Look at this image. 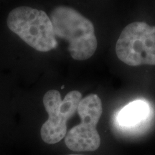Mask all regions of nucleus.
Masks as SVG:
<instances>
[{
  "instance_id": "nucleus-1",
  "label": "nucleus",
  "mask_w": 155,
  "mask_h": 155,
  "mask_svg": "<svg viewBox=\"0 0 155 155\" xmlns=\"http://www.w3.org/2000/svg\"><path fill=\"white\" fill-rule=\"evenodd\" d=\"M56 38L68 43V51L75 61H86L94 55L98 47L94 26L76 9L58 6L50 15Z\"/></svg>"
},
{
  "instance_id": "nucleus-6",
  "label": "nucleus",
  "mask_w": 155,
  "mask_h": 155,
  "mask_svg": "<svg viewBox=\"0 0 155 155\" xmlns=\"http://www.w3.org/2000/svg\"><path fill=\"white\" fill-rule=\"evenodd\" d=\"M150 114L148 103L142 100H137L124 106L117 115L119 125L125 128L136 127L144 121Z\"/></svg>"
},
{
  "instance_id": "nucleus-2",
  "label": "nucleus",
  "mask_w": 155,
  "mask_h": 155,
  "mask_svg": "<svg viewBox=\"0 0 155 155\" xmlns=\"http://www.w3.org/2000/svg\"><path fill=\"white\" fill-rule=\"evenodd\" d=\"M7 24L12 32L38 51L45 53L57 47L53 23L43 10L17 7L9 13Z\"/></svg>"
},
{
  "instance_id": "nucleus-7",
  "label": "nucleus",
  "mask_w": 155,
  "mask_h": 155,
  "mask_svg": "<svg viewBox=\"0 0 155 155\" xmlns=\"http://www.w3.org/2000/svg\"><path fill=\"white\" fill-rule=\"evenodd\" d=\"M68 155H82V154H68Z\"/></svg>"
},
{
  "instance_id": "nucleus-5",
  "label": "nucleus",
  "mask_w": 155,
  "mask_h": 155,
  "mask_svg": "<svg viewBox=\"0 0 155 155\" xmlns=\"http://www.w3.org/2000/svg\"><path fill=\"white\" fill-rule=\"evenodd\" d=\"M77 112L81 123L67 132L65 144L73 152H93L100 147L101 137L97 125L103 113L102 101L96 94H90L81 100Z\"/></svg>"
},
{
  "instance_id": "nucleus-4",
  "label": "nucleus",
  "mask_w": 155,
  "mask_h": 155,
  "mask_svg": "<svg viewBox=\"0 0 155 155\" xmlns=\"http://www.w3.org/2000/svg\"><path fill=\"white\" fill-rule=\"evenodd\" d=\"M82 99L78 91H71L63 99L57 90H50L44 95L42 102L48 119L40 129V137L48 144H55L65 138L68 132L67 122L77 112Z\"/></svg>"
},
{
  "instance_id": "nucleus-3",
  "label": "nucleus",
  "mask_w": 155,
  "mask_h": 155,
  "mask_svg": "<svg viewBox=\"0 0 155 155\" xmlns=\"http://www.w3.org/2000/svg\"><path fill=\"white\" fill-rule=\"evenodd\" d=\"M116 53L130 66L155 65V26L143 22L128 25L116 42Z\"/></svg>"
}]
</instances>
